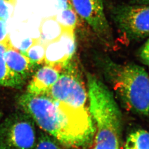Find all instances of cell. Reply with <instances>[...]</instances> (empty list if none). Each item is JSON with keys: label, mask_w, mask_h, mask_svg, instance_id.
Wrapping results in <instances>:
<instances>
[{"label": "cell", "mask_w": 149, "mask_h": 149, "mask_svg": "<svg viewBox=\"0 0 149 149\" xmlns=\"http://www.w3.org/2000/svg\"><path fill=\"white\" fill-rule=\"evenodd\" d=\"M6 34V21L0 20V40L3 39Z\"/></svg>", "instance_id": "21"}, {"label": "cell", "mask_w": 149, "mask_h": 149, "mask_svg": "<svg viewBox=\"0 0 149 149\" xmlns=\"http://www.w3.org/2000/svg\"><path fill=\"white\" fill-rule=\"evenodd\" d=\"M111 16L122 42L127 44L138 42L148 37V5H117L111 9Z\"/></svg>", "instance_id": "4"}, {"label": "cell", "mask_w": 149, "mask_h": 149, "mask_svg": "<svg viewBox=\"0 0 149 149\" xmlns=\"http://www.w3.org/2000/svg\"><path fill=\"white\" fill-rule=\"evenodd\" d=\"M87 93L77 65L71 60L45 96L72 107L84 108L86 107Z\"/></svg>", "instance_id": "6"}, {"label": "cell", "mask_w": 149, "mask_h": 149, "mask_svg": "<svg viewBox=\"0 0 149 149\" xmlns=\"http://www.w3.org/2000/svg\"><path fill=\"white\" fill-rule=\"evenodd\" d=\"M74 31L63 29L60 37L46 46L45 65L60 72L69 63L76 51Z\"/></svg>", "instance_id": "8"}, {"label": "cell", "mask_w": 149, "mask_h": 149, "mask_svg": "<svg viewBox=\"0 0 149 149\" xmlns=\"http://www.w3.org/2000/svg\"><path fill=\"white\" fill-rule=\"evenodd\" d=\"M149 39H147L146 42L141 46L138 53L141 62L147 66L149 65Z\"/></svg>", "instance_id": "17"}, {"label": "cell", "mask_w": 149, "mask_h": 149, "mask_svg": "<svg viewBox=\"0 0 149 149\" xmlns=\"http://www.w3.org/2000/svg\"><path fill=\"white\" fill-rule=\"evenodd\" d=\"M149 0H136V2L139 4H149Z\"/></svg>", "instance_id": "22"}, {"label": "cell", "mask_w": 149, "mask_h": 149, "mask_svg": "<svg viewBox=\"0 0 149 149\" xmlns=\"http://www.w3.org/2000/svg\"><path fill=\"white\" fill-rule=\"evenodd\" d=\"M61 144L47 133L41 132L37 140L35 149H63Z\"/></svg>", "instance_id": "16"}, {"label": "cell", "mask_w": 149, "mask_h": 149, "mask_svg": "<svg viewBox=\"0 0 149 149\" xmlns=\"http://www.w3.org/2000/svg\"><path fill=\"white\" fill-rule=\"evenodd\" d=\"M14 4L11 0H0V20L6 21L9 17L8 4Z\"/></svg>", "instance_id": "18"}, {"label": "cell", "mask_w": 149, "mask_h": 149, "mask_svg": "<svg viewBox=\"0 0 149 149\" xmlns=\"http://www.w3.org/2000/svg\"><path fill=\"white\" fill-rule=\"evenodd\" d=\"M36 40L37 39H31V38L25 40L22 43L21 46L18 49V50H19L20 52H21V53L27 56L28 49Z\"/></svg>", "instance_id": "20"}, {"label": "cell", "mask_w": 149, "mask_h": 149, "mask_svg": "<svg viewBox=\"0 0 149 149\" xmlns=\"http://www.w3.org/2000/svg\"><path fill=\"white\" fill-rule=\"evenodd\" d=\"M149 135L146 130L134 131L127 138L124 149H149Z\"/></svg>", "instance_id": "12"}, {"label": "cell", "mask_w": 149, "mask_h": 149, "mask_svg": "<svg viewBox=\"0 0 149 149\" xmlns=\"http://www.w3.org/2000/svg\"><path fill=\"white\" fill-rule=\"evenodd\" d=\"M18 106L40 128L69 148H83L94 137V124L87 107L75 108L45 96L26 93L18 98Z\"/></svg>", "instance_id": "1"}, {"label": "cell", "mask_w": 149, "mask_h": 149, "mask_svg": "<svg viewBox=\"0 0 149 149\" xmlns=\"http://www.w3.org/2000/svg\"><path fill=\"white\" fill-rule=\"evenodd\" d=\"M45 51L46 46L37 39L28 49L27 56L30 58V60L35 65H40L44 63Z\"/></svg>", "instance_id": "15"}, {"label": "cell", "mask_w": 149, "mask_h": 149, "mask_svg": "<svg viewBox=\"0 0 149 149\" xmlns=\"http://www.w3.org/2000/svg\"><path fill=\"white\" fill-rule=\"evenodd\" d=\"M97 63L124 107L148 116L149 77L145 69L132 63L119 64L103 55L97 57Z\"/></svg>", "instance_id": "3"}, {"label": "cell", "mask_w": 149, "mask_h": 149, "mask_svg": "<svg viewBox=\"0 0 149 149\" xmlns=\"http://www.w3.org/2000/svg\"><path fill=\"white\" fill-rule=\"evenodd\" d=\"M60 76V72L45 65L33 76L27 86V92L35 96H45Z\"/></svg>", "instance_id": "9"}, {"label": "cell", "mask_w": 149, "mask_h": 149, "mask_svg": "<svg viewBox=\"0 0 149 149\" xmlns=\"http://www.w3.org/2000/svg\"><path fill=\"white\" fill-rule=\"evenodd\" d=\"M3 58L8 66L21 75L24 79L30 76L35 66L28 57L21 53L15 47L5 53Z\"/></svg>", "instance_id": "10"}, {"label": "cell", "mask_w": 149, "mask_h": 149, "mask_svg": "<svg viewBox=\"0 0 149 149\" xmlns=\"http://www.w3.org/2000/svg\"><path fill=\"white\" fill-rule=\"evenodd\" d=\"M78 17L71 4L67 8L63 9L55 18L64 29L74 30Z\"/></svg>", "instance_id": "13"}, {"label": "cell", "mask_w": 149, "mask_h": 149, "mask_svg": "<svg viewBox=\"0 0 149 149\" xmlns=\"http://www.w3.org/2000/svg\"><path fill=\"white\" fill-rule=\"evenodd\" d=\"M49 20L44 24V32H42L43 39L48 43L57 39L63 31V28L55 18Z\"/></svg>", "instance_id": "14"}, {"label": "cell", "mask_w": 149, "mask_h": 149, "mask_svg": "<svg viewBox=\"0 0 149 149\" xmlns=\"http://www.w3.org/2000/svg\"><path fill=\"white\" fill-rule=\"evenodd\" d=\"M14 47L10 39V35L7 34L3 39L0 40V57L3 58L5 53Z\"/></svg>", "instance_id": "19"}, {"label": "cell", "mask_w": 149, "mask_h": 149, "mask_svg": "<svg viewBox=\"0 0 149 149\" xmlns=\"http://www.w3.org/2000/svg\"><path fill=\"white\" fill-rule=\"evenodd\" d=\"M35 124L22 110L6 117L0 123V149H35Z\"/></svg>", "instance_id": "5"}, {"label": "cell", "mask_w": 149, "mask_h": 149, "mask_svg": "<svg viewBox=\"0 0 149 149\" xmlns=\"http://www.w3.org/2000/svg\"><path fill=\"white\" fill-rule=\"evenodd\" d=\"M22 77L10 68L3 57H0V85L20 89L24 84Z\"/></svg>", "instance_id": "11"}, {"label": "cell", "mask_w": 149, "mask_h": 149, "mask_svg": "<svg viewBox=\"0 0 149 149\" xmlns=\"http://www.w3.org/2000/svg\"><path fill=\"white\" fill-rule=\"evenodd\" d=\"M77 14L84 20L103 45L113 48V32L104 12V0H70Z\"/></svg>", "instance_id": "7"}, {"label": "cell", "mask_w": 149, "mask_h": 149, "mask_svg": "<svg viewBox=\"0 0 149 149\" xmlns=\"http://www.w3.org/2000/svg\"><path fill=\"white\" fill-rule=\"evenodd\" d=\"M89 110L94 124L92 149H121V111L108 87L96 76L86 73Z\"/></svg>", "instance_id": "2"}]
</instances>
